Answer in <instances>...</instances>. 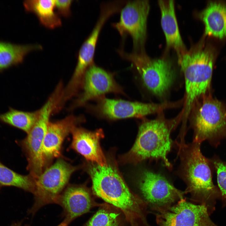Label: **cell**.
I'll return each mask as SVG.
<instances>
[{
	"label": "cell",
	"instance_id": "obj_15",
	"mask_svg": "<svg viewBox=\"0 0 226 226\" xmlns=\"http://www.w3.org/2000/svg\"><path fill=\"white\" fill-rule=\"evenodd\" d=\"M93 195L85 186L71 184L66 186L55 204L62 207L63 220L69 224L92 208L102 205L103 203L96 202Z\"/></svg>",
	"mask_w": 226,
	"mask_h": 226
},
{
	"label": "cell",
	"instance_id": "obj_17",
	"mask_svg": "<svg viewBox=\"0 0 226 226\" xmlns=\"http://www.w3.org/2000/svg\"><path fill=\"white\" fill-rule=\"evenodd\" d=\"M72 133L71 148L88 161L101 166L107 164L100 146V141L104 137L102 129L90 131L77 126Z\"/></svg>",
	"mask_w": 226,
	"mask_h": 226
},
{
	"label": "cell",
	"instance_id": "obj_2",
	"mask_svg": "<svg viewBox=\"0 0 226 226\" xmlns=\"http://www.w3.org/2000/svg\"><path fill=\"white\" fill-rule=\"evenodd\" d=\"M175 143L180 161L179 174L186 186L185 193L189 195L191 202L205 206L210 215L220 194L213 182L210 160L202 154L201 144L177 141Z\"/></svg>",
	"mask_w": 226,
	"mask_h": 226
},
{
	"label": "cell",
	"instance_id": "obj_20",
	"mask_svg": "<svg viewBox=\"0 0 226 226\" xmlns=\"http://www.w3.org/2000/svg\"><path fill=\"white\" fill-rule=\"evenodd\" d=\"M42 49L38 44H16L0 40V73L22 63L30 52Z\"/></svg>",
	"mask_w": 226,
	"mask_h": 226
},
{
	"label": "cell",
	"instance_id": "obj_29",
	"mask_svg": "<svg viewBox=\"0 0 226 226\" xmlns=\"http://www.w3.org/2000/svg\"><path fill=\"white\" fill-rule=\"evenodd\" d=\"M1 188V187H0V190Z\"/></svg>",
	"mask_w": 226,
	"mask_h": 226
},
{
	"label": "cell",
	"instance_id": "obj_24",
	"mask_svg": "<svg viewBox=\"0 0 226 226\" xmlns=\"http://www.w3.org/2000/svg\"><path fill=\"white\" fill-rule=\"evenodd\" d=\"M35 186V179L30 175L19 174L0 160V187H14L33 194Z\"/></svg>",
	"mask_w": 226,
	"mask_h": 226
},
{
	"label": "cell",
	"instance_id": "obj_28",
	"mask_svg": "<svg viewBox=\"0 0 226 226\" xmlns=\"http://www.w3.org/2000/svg\"><path fill=\"white\" fill-rule=\"evenodd\" d=\"M22 221L14 223L12 224L10 226H21Z\"/></svg>",
	"mask_w": 226,
	"mask_h": 226
},
{
	"label": "cell",
	"instance_id": "obj_7",
	"mask_svg": "<svg viewBox=\"0 0 226 226\" xmlns=\"http://www.w3.org/2000/svg\"><path fill=\"white\" fill-rule=\"evenodd\" d=\"M78 167L59 159L35 180L34 202L28 213L32 216L47 205L55 203Z\"/></svg>",
	"mask_w": 226,
	"mask_h": 226
},
{
	"label": "cell",
	"instance_id": "obj_18",
	"mask_svg": "<svg viewBox=\"0 0 226 226\" xmlns=\"http://www.w3.org/2000/svg\"><path fill=\"white\" fill-rule=\"evenodd\" d=\"M161 12V25L164 33L167 46L176 51L178 56L186 52L182 39L175 13L174 1H158Z\"/></svg>",
	"mask_w": 226,
	"mask_h": 226
},
{
	"label": "cell",
	"instance_id": "obj_3",
	"mask_svg": "<svg viewBox=\"0 0 226 226\" xmlns=\"http://www.w3.org/2000/svg\"><path fill=\"white\" fill-rule=\"evenodd\" d=\"M180 114L168 120L160 116L152 120H144L140 125L133 147L125 155L126 161L137 163L147 159L161 160L170 170L172 166L168 159L175 142L172 131L181 119Z\"/></svg>",
	"mask_w": 226,
	"mask_h": 226
},
{
	"label": "cell",
	"instance_id": "obj_13",
	"mask_svg": "<svg viewBox=\"0 0 226 226\" xmlns=\"http://www.w3.org/2000/svg\"><path fill=\"white\" fill-rule=\"evenodd\" d=\"M123 5V3L120 0L110 1L101 4L98 19L79 50L77 64L71 78L74 82H82L87 70L94 64L95 48L102 27L111 15L121 10Z\"/></svg>",
	"mask_w": 226,
	"mask_h": 226
},
{
	"label": "cell",
	"instance_id": "obj_19",
	"mask_svg": "<svg viewBox=\"0 0 226 226\" xmlns=\"http://www.w3.org/2000/svg\"><path fill=\"white\" fill-rule=\"evenodd\" d=\"M199 17L204 24L205 35L220 39L226 37V4L210 2Z\"/></svg>",
	"mask_w": 226,
	"mask_h": 226
},
{
	"label": "cell",
	"instance_id": "obj_4",
	"mask_svg": "<svg viewBox=\"0 0 226 226\" xmlns=\"http://www.w3.org/2000/svg\"><path fill=\"white\" fill-rule=\"evenodd\" d=\"M178 58L185 78L186 94L182 113L186 120L197 101L208 93L214 56L211 50L205 48L187 51Z\"/></svg>",
	"mask_w": 226,
	"mask_h": 226
},
{
	"label": "cell",
	"instance_id": "obj_6",
	"mask_svg": "<svg viewBox=\"0 0 226 226\" xmlns=\"http://www.w3.org/2000/svg\"><path fill=\"white\" fill-rule=\"evenodd\" d=\"M117 51L122 58L132 63L144 85L153 94L162 96L170 87L174 72L168 60L151 58L143 51L127 53L122 48L118 49Z\"/></svg>",
	"mask_w": 226,
	"mask_h": 226
},
{
	"label": "cell",
	"instance_id": "obj_25",
	"mask_svg": "<svg viewBox=\"0 0 226 226\" xmlns=\"http://www.w3.org/2000/svg\"><path fill=\"white\" fill-rule=\"evenodd\" d=\"M210 161L217 174L218 184L223 206H226V161L214 156Z\"/></svg>",
	"mask_w": 226,
	"mask_h": 226
},
{
	"label": "cell",
	"instance_id": "obj_26",
	"mask_svg": "<svg viewBox=\"0 0 226 226\" xmlns=\"http://www.w3.org/2000/svg\"><path fill=\"white\" fill-rule=\"evenodd\" d=\"M72 0H55V8L58 13L63 16H69L71 13V7Z\"/></svg>",
	"mask_w": 226,
	"mask_h": 226
},
{
	"label": "cell",
	"instance_id": "obj_22",
	"mask_svg": "<svg viewBox=\"0 0 226 226\" xmlns=\"http://www.w3.org/2000/svg\"><path fill=\"white\" fill-rule=\"evenodd\" d=\"M83 226H130L119 209L103 203L96 213Z\"/></svg>",
	"mask_w": 226,
	"mask_h": 226
},
{
	"label": "cell",
	"instance_id": "obj_27",
	"mask_svg": "<svg viewBox=\"0 0 226 226\" xmlns=\"http://www.w3.org/2000/svg\"><path fill=\"white\" fill-rule=\"evenodd\" d=\"M69 224L65 221H63L57 226H68Z\"/></svg>",
	"mask_w": 226,
	"mask_h": 226
},
{
	"label": "cell",
	"instance_id": "obj_5",
	"mask_svg": "<svg viewBox=\"0 0 226 226\" xmlns=\"http://www.w3.org/2000/svg\"><path fill=\"white\" fill-rule=\"evenodd\" d=\"M195 104L191 122L193 142L201 144L207 141L217 147L226 138V107L208 93Z\"/></svg>",
	"mask_w": 226,
	"mask_h": 226
},
{
	"label": "cell",
	"instance_id": "obj_8",
	"mask_svg": "<svg viewBox=\"0 0 226 226\" xmlns=\"http://www.w3.org/2000/svg\"><path fill=\"white\" fill-rule=\"evenodd\" d=\"M140 196L156 213L164 211L185 198L184 191L176 188L161 174L146 170L137 183Z\"/></svg>",
	"mask_w": 226,
	"mask_h": 226
},
{
	"label": "cell",
	"instance_id": "obj_14",
	"mask_svg": "<svg viewBox=\"0 0 226 226\" xmlns=\"http://www.w3.org/2000/svg\"><path fill=\"white\" fill-rule=\"evenodd\" d=\"M83 92L72 108L83 106L89 100H96L106 94H124L122 88L116 81L114 74L93 64L87 70L82 85Z\"/></svg>",
	"mask_w": 226,
	"mask_h": 226
},
{
	"label": "cell",
	"instance_id": "obj_1",
	"mask_svg": "<svg viewBox=\"0 0 226 226\" xmlns=\"http://www.w3.org/2000/svg\"><path fill=\"white\" fill-rule=\"evenodd\" d=\"M89 172L94 196L120 210L130 226H151L147 220L150 213L147 205L130 190L116 169L108 164H95Z\"/></svg>",
	"mask_w": 226,
	"mask_h": 226
},
{
	"label": "cell",
	"instance_id": "obj_16",
	"mask_svg": "<svg viewBox=\"0 0 226 226\" xmlns=\"http://www.w3.org/2000/svg\"><path fill=\"white\" fill-rule=\"evenodd\" d=\"M83 116H68L59 120L50 122L44 137L42 155L44 165L61 154L62 144L77 125L83 121Z\"/></svg>",
	"mask_w": 226,
	"mask_h": 226
},
{
	"label": "cell",
	"instance_id": "obj_21",
	"mask_svg": "<svg viewBox=\"0 0 226 226\" xmlns=\"http://www.w3.org/2000/svg\"><path fill=\"white\" fill-rule=\"evenodd\" d=\"M23 4L25 10L34 13L46 27L53 29L62 25L61 19L54 10L55 0H27Z\"/></svg>",
	"mask_w": 226,
	"mask_h": 226
},
{
	"label": "cell",
	"instance_id": "obj_10",
	"mask_svg": "<svg viewBox=\"0 0 226 226\" xmlns=\"http://www.w3.org/2000/svg\"><path fill=\"white\" fill-rule=\"evenodd\" d=\"M54 110L52 104L45 103L39 110L37 118L26 137L16 142L26 155L28 161L27 169L30 175L35 179L42 173L45 167L42 149L50 119Z\"/></svg>",
	"mask_w": 226,
	"mask_h": 226
},
{
	"label": "cell",
	"instance_id": "obj_23",
	"mask_svg": "<svg viewBox=\"0 0 226 226\" xmlns=\"http://www.w3.org/2000/svg\"><path fill=\"white\" fill-rule=\"evenodd\" d=\"M39 112V110L29 112L9 107L8 111L0 114V122L21 130L27 134L34 125Z\"/></svg>",
	"mask_w": 226,
	"mask_h": 226
},
{
	"label": "cell",
	"instance_id": "obj_9",
	"mask_svg": "<svg viewBox=\"0 0 226 226\" xmlns=\"http://www.w3.org/2000/svg\"><path fill=\"white\" fill-rule=\"evenodd\" d=\"M96 100V104L88 106L89 110L99 118L110 120L142 118L176 106L175 103H144L104 96Z\"/></svg>",
	"mask_w": 226,
	"mask_h": 226
},
{
	"label": "cell",
	"instance_id": "obj_11",
	"mask_svg": "<svg viewBox=\"0 0 226 226\" xmlns=\"http://www.w3.org/2000/svg\"><path fill=\"white\" fill-rule=\"evenodd\" d=\"M149 9L148 0L127 1L120 10L119 21L112 24L123 38L127 35L131 36L134 52L142 51L146 38Z\"/></svg>",
	"mask_w": 226,
	"mask_h": 226
},
{
	"label": "cell",
	"instance_id": "obj_12",
	"mask_svg": "<svg viewBox=\"0 0 226 226\" xmlns=\"http://www.w3.org/2000/svg\"><path fill=\"white\" fill-rule=\"evenodd\" d=\"M154 213L158 226H218L210 218L205 206L192 203L186 197Z\"/></svg>",
	"mask_w": 226,
	"mask_h": 226
}]
</instances>
